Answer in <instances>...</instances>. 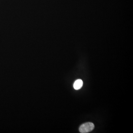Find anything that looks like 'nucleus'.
Returning <instances> with one entry per match:
<instances>
[{"instance_id": "nucleus-1", "label": "nucleus", "mask_w": 133, "mask_h": 133, "mask_svg": "<svg viewBox=\"0 0 133 133\" xmlns=\"http://www.w3.org/2000/svg\"><path fill=\"white\" fill-rule=\"evenodd\" d=\"M94 128V125L92 122H87L82 124L79 128L80 133H87L92 131Z\"/></svg>"}, {"instance_id": "nucleus-2", "label": "nucleus", "mask_w": 133, "mask_h": 133, "mask_svg": "<svg viewBox=\"0 0 133 133\" xmlns=\"http://www.w3.org/2000/svg\"><path fill=\"white\" fill-rule=\"evenodd\" d=\"M83 85V81L81 79H78L75 81L74 84V88L75 90L81 88Z\"/></svg>"}]
</instances>
